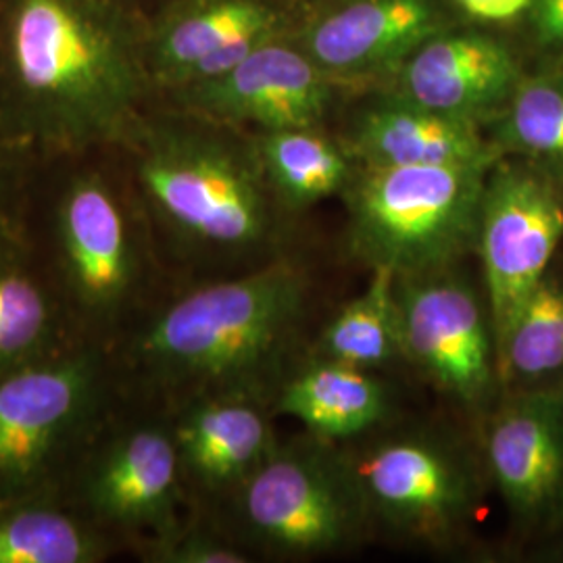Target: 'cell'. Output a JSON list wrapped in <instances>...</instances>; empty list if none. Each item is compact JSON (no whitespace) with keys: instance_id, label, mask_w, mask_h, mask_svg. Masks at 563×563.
Listing matches in <instances>:
<instances>
[{"instance_id":"277c9868","label":"cell","mask_w":563,"mask_h":563,"mask_svg":"<svg viewBox=\"0 0 563 563\" xmlns=\"http://www.w3.org/2000/svg\"><path fill=\"white\" fill-rule=\"evenodd\" d=\"M493 163L362 167L346 192L351 253L372 269L413 276L476 249Z\"/></svg>"},{"instance_id":"5b68a950","label":"cell","mask_w":563,"mask_h":563,"mask_svg":"<svg viewBox=\"0 0 563 563\" xmlns=\"http://www.w3.org/2000/svg\"><path fill=\"white\" fill-rule=\"evenodd\" d=\"M249 534L284 558L325 555L362 537L369 511L346 457L328 441L276 443L239 486Z\"/></svg>"},{"instance_id":"4316f807","label":"cell","mask_w":563,"mask_h":563,"mask_svg":"<svg viewBox=\"0 0 563 563\" xmlns=\"http://www.w3.org/2000/svg\"><path fill=\"white\" fill-rule=\"evenodd\" d=\"M523 18L534 51L553 65L563 63V0H530Z\"/></svg>"},{"instance_id":"8992f818","label":"cell","mask_w":563,"mask_h":563,"mask_svg":"<svg viewBox=\"0 0 563 563\" xmlns=\"http://www.w3.org/2000/svg\"><path fill=\"white\" fill-rule=\"evenodd\" d=\"M563 241V199L553 176L528 162L493 163L484 184L476 249L495 344L543 280Z\"/></svg>"},{"instance_id":"484cf974","label":"cell","mask_w":563,"mask_h":563,"mask_svg":"<svg viewBox=\"0 0 563 563\" xmlns=\"http://www.w3.org/2000/svg\"><path fill=\"white\" fill-rule=\"evenodd\" d=\"M155 562L165 563H244L251 558L232 544L205 532L169 534L153 553Z\"/></svg>"},{"instance_id":"7a4b0ae2","label":"cell","mask_w":563,"mask_h":563,"mask_svg":"<svg viewBox=\"0 0 563 563\" xmlns=\"http://www.w3.org/2000/svg\"><path fill=\"white\" fill-rule=\"evenodd\" d=\"M132 144L142 192L167 230L209 255H246L272 241L274 190L255 141L186 111L142 120Z\"/></svg>"},{"instance_id":"ac0fdd59","label":"cell","mask_w":563,"mask_h":563,"mask_svg":"<svg viewBox=\"0 0 563 563\" xmlns=\"http://www.w3.org/2000/svg\"><path fill=\"white\" fill-rule=\"evenodd\" d=\"M181 472L211 490L239 488L276 446L262 407L249 395H209L174 428Z\"/></svg>"},{"instance_id":"7402d4cb","label":"cell","mask_w":563,"mask_h":563,"mask_svg":"<svg viewBox=\"0 0 563 563\" xmlns=\"http://www.w3.org/2000/svg\"><path fill=\"white\" fill-rule=\"evenodd\" d=\"M562 369L563 280L549 269L497 344V372L501 386H532Z\"/></svg>"},{"instance_id":"7c38bea8","label":"cell","mask_w":563,"mask_h":563,"mask_svg":"<svg viewBox=\"0 0 563 563\" xmlns=\"http://www.w3.org/2000/svg\"><path fill=\"white\" fill-rule=\"evenodd\" d=\"M339 86L309 59L292 36L267 42L222 76L176 90L190 113L260 132L320 128Z\"/></svg>"},{"instance_id":"f546056e","label":"cell","mask_w":563,"mask_h":563,"mask_svg":"<svg viewBox=\"0 0 563 563\" xmlns=\"http://www.w3.org/2000/svg\"><path fill=\"white\" fill-rule=\"evenodd\" d=\"M558 65H563V63H558Z\"/></svg>"},{"instance_id":"83f0119b","label":"cell","mask_w":563,"mask_h":563,"mask_svg":"<svg viewBox=\"0 0 563 563\" xmlns=\"http://www.w3.org/2000/svg\"><path fill=\"white\" fill-rule=\"evenodd\" d=\"M457 9L481 21H509L523 18L530 0H453Z\"/></svg>"},{"instance_id":"ba28073f","label":"cell","mask_w":563,"mask_h":563,"mask_svg":"<svg viewBox=\"0 0 563 563\" xmlns=\"http://www.w3.org/2000/svg\"><path fill=\"white\" fill-rule=\"evenodd\" d=\"M346 462L369 518L432 544L446 543L478 504L476 472L460 449L432 434H397Z\"/></svg>"},{"instance_id":"9c48e42d","label":"cell","mask_w":563,"mask_h":563,"mask_svg":"<svg viewBox=\"0 0 563 563\" xmlns=\"http://www.w3.org/2000/svg\"><path fill=\"white\" fill-rule=\"evenodd\" d=\"M453 0H330L292 41L336 86L390 81L434 36L460 25Z\"/></svg>"},{"instance_id":"603a6c76","label":"cell","mask_w":563,"mask_h":563,"mask_svg":"<svg viewBox=\"0 0 563 563\" xmlns=\"http://www.w3.org/2000/svg\"><path fill=\"white\" fill-rule=\"evenodd\" d=\"M490 141L501 155H518L549 172H563V65L523 74L495 120Z\"/></svg>"},{"instance_id":"5bb4252c","label":"cell","mask_w":563,"mask_h":563,"mask_svg":"<svg viewBox=\"0 0 563 563\" xmlns=\"http://www.w3.org/2000/svg\"><path fill=\"white\" fill-rule=\"evenodd\" d=\"M486 463L514 518L547 526L563 516V395L516 390L490 418Z\"/></svg>"},{"instance_id":"f1b7e54d","label":"cell","mask_w":563,"mask_h":563,"mask_svg":"<svg viewBox=\"0 0 563 563\" xmlns=\"http://www.w3.org/2000/svg\"><path fill=\"white\" fill-rule=\"evenodd\" d=\"M11 184H13L11 169H9V165H7V162H4L2 155H0V234H2L4 222H7V207H9ZM0 239H2V236H0Z\"/></svg>"},{"instance_id":"d6986e66","label":"cell","mask_w":563,"mask_h":563,"mask_svg":"<svg viewBox=\"0 0 563 563\" xmlns=\"http://www.w3.org/2000/svg\"><path fill=\"white\" fill-rule=\"evenodd\" d=\"M276 409L330 443L374 430L386 418L390 399L369 369L318 360L284 384Z\"/></svg>"},{"instance_id":"3957f363","label":"cell","mask_w":563,"mask_h":563,"mask_svg":"<svg viewBox=\"0 0 563 563\" xmlns=\"http://www.w3.org/2000/svg\"><path fill=\"white\" fill-rule=\"evenodd\" d=\"M307 292L305 272L290 262L201 286L167 307L142 334V363L172 386L242 393L292 341Z\"/></svg>"},{"instance_id":"9a60e30c","label":"cell","mask_w":563,"mask_h":563,"mask_svg":"<svg viewBox=\"0 0 563 563\" xmlns=\"http://www.w3.org/2000/svg\"><path fill=\"white\" fill-rule=\"evenodd\" d=\"M523 78L501 38L460 25L426 42L393 76L390 92L457 120L495 121Z\"/></svg>"},{"instance_id":"8fae6325","label":"cell","mask_w":563,"mask_h":563,"mask_svg":"<svg viewBox=\"0 0 563 563\" xmlns=\"http://www.w3.org/2000/svg\"><path fill=\"white\" fill-rule=\"evenodd\" d=\"M95 357L41 360L0 376V495L30 488L78 432L97 393Z\"/></svg>"},{"instance_id":"d4e9b609","label":"cell","mask_w":563,"mask_h":563,"mask_svg":"<svg viewBox=\"0 0 563 563\" xmlns=\"http://www.w3.org/2000/svg\"><path fill=\"white\" fill-rule=\"evenodd\" d=\"M101 558L97 539L71 516L48 507L0 511V563H88Z\"/></svg>"},{"instance_id":"cb8c5ba5","label":"cell","mask_w":563,"mask_h":563,"mask_svg":"<svg viewBox=\"0 0 563 563\" xmlns=\"http://www.w3.org/2000/svg\"><path fill=\"white\" fill-rule=\"evenodd\" d=\"M55 330L51 295L18 249L0 239V376L44 360Z\"/></svg>"},{"instance_id":"30bf717a","label":"cell","mask_w":563,"mask_h":563,"mask_svg":"<svg viewBox=\"0 0 563 563\" xmlns=\"http://www.w3.org/2000/svg\"><path fill=\"white\" fill-rule=\"evenodd\" d=\"M309 13L297 0H178L148 23L153 81L176 92L222 76L263 44L292 36Z\"/></svg>"},{"instance_id":"e0dca14e","label":"cell","mask_w":563,"mask_h":563,"mask_svg":"<svg viewBox=\"0 0 563 563\" xmlns=\"http://www.w3.org/2000/svg\"><path fill=\"white\" fill-rule=\"evenodd\" d=\"M180 455L172 432L155 426L130 430L111 444L88 478V501L109 522L153 528L165 537L176 528Z\"/></svg>"},{"instance_id":"4fadbf2b","label":"cell","mask_w":563,"mask_h":563,"mask_svg":"<svg viewBox=\"0 0 563 563\" xmlns=\"http://www.w3.org/2000/svg\"><path fill=\"white\" fill-rule=\"evenodd\" d=\"M63 274L81 313L95 322L118 316L132 295L139 257L121 201L99 174L69 181L57 207Z\"/></svg>"},{"instance_id":"ffe728a7","label":"cell","mask_w":563,"mask_h":563,"mask_svg":"<svg viewBox=\"0 0 563 563\" xmlns=\"http://www.w3.org/2000/svg\"><path fill=\"white\" fill-rule=\"evenodd\" d=\"M255 144L276 201L295 211L344 192L355 176L344 144L320 128L260 132Z\"/></svg>"},{"instance_id":"6da1fadb","label":"cell","mask_w":563,"mask_h":563,"mask_svg":"<svg viewBox=\"0 0 563 563\" xmlns=\"http://www.w3.org/2000/svg\"><path fill=\"white\" fill-rule=\"evenodd\" d=\"M148 23L125 0H0V123L18 144L130 142L155 86Z\"/></svg>"},{"instance_id":"44dd1931","label":"cell","mask_w":563,"mask_h":563,"mask_svg":"<svg viewBox=\"0 0 563 563\" xmlns=\"http://www.w3.org/2000/svg\"><path fill=\"white\" fill-rule=\"evenodd\" d=\"M372 272V280L362 295L344 302L341 311L323 328L318 360L374 369L401 357L395 297L397 276L383 267Z\"/></svg>"},{"instance_id":"2e32d148","label":"cell","mask_w":563,"mask_h":563,"mask_svg":"<svg viewBox=\"0 0 563 563\" xmlns=\"http://www.w3.org/2000/svg\"><path fill=\"white\" fill-rule=\"evenodd\" d=\"M342 144L362 167L495 163L504 157L484 136L483 125L426 109L390 90L357 111Z\"/></svg>"},{"instance_id":"52a82bcc","label":"cell","mask_w":563,"mask_h":563,"mask_svg":"<svg viewBox=\"0 0 563 563\" xmlns=\"http://www.w3.org/2000/svg\"><path fill=\"white\" fill-rule=\"evenodd\" d=\"M401 357L463 407L488 405L497 384V344L488 305L455 265L397 276Z\"/></svg>"}]
</instances>
